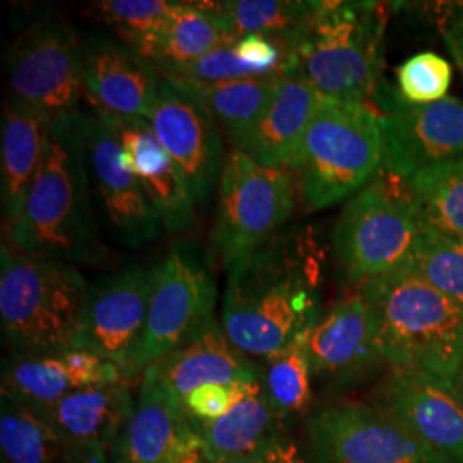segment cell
<instances>
[{
	"label": "cell",
	"mask_w": 463,
	"mask_h": 463,
	"mask_svg": "<svg viewBox=\"0 0 463 463\" xmlns=\"http://www.w3.org/2000/svg\"><path fill=\"white\" fill-rule=\"evenodd\" d=\"M319 260L309 235L281 231L232 266L222 307L232 345L266 359L311 328L319 317Z\"/></svg>",
	"instance_id": "1"
},
{
	"label": "cell",
	"mask_w": 463,
	"mask_h": 463,
	"mask_svg": "<svg viewBox=\"0 0 463 463\" xmlns=\"http://www.w3.org/2000/svg\"><path fill=\"white\" fill-rule=\"evenodd\" d=\"M88 126L90 114L83 110L50 122L32 189L9 229V244L19 252L74 266L109 260L93 208Z\"/></svg>",
	"instance_id": "2"
},
{
	"label": "cell",
	"mask_w": 463,
	"mask_h": 463,
	"mask_svg": "<svg viewBox=\"0 0 463 463\" xmlns=\"http://www.w3.org/2000/svg\"><path fill=\"white\" fill-rule=\"evenodd\" d=\"M381 357L393 369L451 380L463 365V304L407 269L357 287Z\"/></svg>",
	"instance_id": "3"
},
{
	"label": "cell",
	"mask_w": 463,
	"mask_h": 463,
	"mask_svg": "<svg viewBox=\"0 0 463 463\" xmlns=\"http://www.w3.org/2000/svg\"><path fill=\"white\" fill-rule=\"evenodd\" d=\"M384 17L373 2H311L283 49L296 72L328 99L365 103L378 91Z\"/></svg>",
	"instance_id": "4"
},
{
	"label": "cell",
	"mask_w": 463,
	"mask_h": 463,
	"mask_svg": "<svg viewBox=\"0 0 463 463\" xmlns=\"http://www.w3.org/2000/svg\"><path fill=\"white\" fill-rule=\"evenodd\" d=\"M90 283L80 268L0 249V325L13 354H61L76 347Z\"/></svg>",
	"instance_id": "5"
},
{
	"label": "cell",
	"mask_w": 463,
	"mask_h": 463,
	"mask_svg": "<svg viewBox=\"0 0 463 463\" xmlns=\"http://www.w3.org/2000/svg\"><path fill=\"white\" fill-rule=\"evenodd\" d=\"M383 165L381 117L357 101L321 97L290 168L307 210L354 198Z\"/></svg>",
	"instance_id": "6"
},
{
	"label": "cell",
	"mask_w": 463,
	"mask_h": 463,
	"mask_svg": "<svg viewBox=\"0 0 463 463\" xmlns=\"http://www.w3.org/2000/svg\"><path fill=\"white\" fill-rule=\"evenodd\" d=\"M424 225L411 185L381 168L361 193L350 198L333 233V258L344 279L355 287L405 269Z\"/></svg>",
	"instance_id": "7"
},
{
	"label": "cell",
	"mask_w": 463,
	"mask_h": 463,
	"mask_svg": "<svg viewBox=\"0 0 463 463\" xmlns=\"http://www.w3.org/2000/svg\"><path fill=\"white\" fill-rule=\"evenodd\" d=\"M296 179L288 170L260 165L232 148L216 187L212 249L227 271L263 248L294 212Z\"/></svg>",
	"instance_id": "8"
},
{
	"label": "cell",
	"mask_w": 463,
	"mask_h": 463,
	"mask_svg": "<svg viewBox=\"0 0 463 463\" xmlns=\"http://www.w3.org/2000/svg\"><path fill=\"white\" fill-rule=\"evenodd\" d=\"M215 306V277L206 252L189 241L174 244L153 269L146 330L134 378L216 325Z\"/></svg>",
	"instance_id": "9"
},
{
	"label": "cell",
	"mask_w": 463,
	"mask_h": 463,
	"mask_svg": "<svg viewBox=\"0 0 463 463\" xmlns=\"http://www.w3.org/2000/svg\"><path fill=\"white\" fill-rule=\"evenodd\" d=\"M315 463H451L378 402H342L307 417Z\"/></svg>",
	"instance_id": "10"
},
{
	"label": "cell",
	"mask_w": 463,
	"mask_h": 463,
	"mask_svg": "<svg viewBox=\"0 0 463 463\" xmlns=\"http://www.w3.org/2000/svg\"><path fill=\"white\" fill-rule=\"evenodd\" d=\"M9 97L47 117L80 112L83 43L67 23L43 19L17 38L5 57Z\"/></svg>",
	"instance_id": "11"
},
{
	"label": "cell",
	"mask_w": 463,
	"mask_h": 463,
	"mask_svg": "<svg viewBox=\"0 0 463 463\" xmlns=\"http://www.w3.org/2000/svg\"><path fill=\"white\" fill-rule=\"evenodd\" d=\"M376 99L384 110L383 170L409 183L420 170L463 160L462 99L412 105L390 90Z\"/></svg>",
	"instance_id": "12"
},
{
	"label": "cell",
	"mask_w": 463,
	"mask_h": 463,
	"mask_svg": "<svg viewBox=\"0 0 463 463\" xmlns=\"http://www.w3.org/2000/svg\"><path fill=\"white\" fill-rule=\"evenodd\" d=\"M151 290L153 269L143 266H128L91 283L74 348L97 354L117 365L126 381H133Z\"/></svg>",
	"instance_id": "13"
},
{
	"label": "cell",
	"mask_w": 463,
	"mask_h": 463,
	"mask_svg": "<svg viewBox=\"0 0 463 463\" xmlns=\"http://www.w3.org/2000/svg\"><path fill=\"white\" fill-rule=\"evenodd\" d=\"M148 122L179 168L196 206H206L225 162L215 118L175 80L164 76Z\"/></svg>",
	"instance_id": "14"
},
{
	"label": "cell",
	"mask_w": 463,
	"mask_h": 463,
	"mask_svg": "<svg viewBox=\"0 0 463 463\" xmlns=\"http://www.w3.org/2000/svg\"><path fill=\"white\" fill-rule=\"evenodd\" d=\"M86 156L91 191L114 241L131 249L156 241L165 231L162 218L137 177L124 165L116 134L95 112L90 116Z\"/></svg>",
	"instance_id": "15"
},
{
	"label": "cell",
	"mask_w": 463,
	"mask_h": 463,
	"mask_svg": "<svg viewBox=\"0 0 463 463\" xmlns=\"http://www.w3.org/2000/svg\"><path fill=\"white\" fill-rule=\"evenodd\" d=\"M84 97L95 112L148 120L160 93L162 74L117 36L81 34Z\"/></svg>",
	"instance_id": "16"
},
{
	"label": "cell",
	"mask_w": 463,
	"mask_h": 463,
	"mask_svg": "<svg viewBox=\"0 0 463 463\" xmlns=\"http://www.w3.org/2000/svg\"><path fill=\"white\" fill-rule=\"evenodd\" d=\"M307 350L313 380L335 390L352 386L386 364L374 342L369 306L359 292L317 317Z\"/></svg>",
	"instance_id": "17"
},
{
	"label": "cell",
	"mask_w": 463,
	"mask_h": 463,
	"mask_svg": "<svg viewBox=\"0 0 463 463\" xmlns=\"http://www.w3.org/2000/svg\"><path fill=\"white\" fill-rule=\"evenodd\" d=\"M378 403L451 463H463V405L448 380L393 369L383 381Z\"/></svg>",
	"instance_id": "18"
},
{
	"label": "cell",
	"mask_w": 463,
	"mask_h": 463,
	"mask_svg": "<svg viewBox=\"0 0 463 463\" xmlns=\"http://www.w3.org/2000/svg\"><path fill=\"white\" fill-rule=\"evenodd\" d=\"M122 381L126 378L117 365L88 350L72 348L42 355L13 354L2 367V398L36 411H49L78 390Z\"/></svg>",
	"instance_id": "19"
},
{
	"label": "cell",
	"mask_w": 463,
	"mask_h": 463,
	"mask_svg": "<svg viewBox=\"0 0 463 463\" xmlns=\"http://www.w3.org/2000/svg\"><path fill=\"white\" fill-rule=\"evenodd\" d=\"M95 114L116 134L124 151V165L137 177L149 203L162 218L165 232L179 233L193 229L198 206L179 168L153 133L148 120L107 116L101 112Z\"/></svg>",
	"instance_id": "20"
},
{
	"label": "cell",
	"mask_w": 463,
	"mask_h": 463,
	"mask_svg": "<svg viewBox=\"0 0 463 463\" xmlns=\"http://www.w3.org/2000/svg\"><path fill=\"white\" fill-rule=\"evenodd\" d=\"M128 381L78 390L40 411L88 463H110L114 448L133 417Z\"/></svg>",
	"instance_id": "21"
},
{
	"label": "cell",
	"mask_w": 463,
	"mask_h": 463,
	"mask_svg": "<svg viewBox=\"0 0 463 463\" xmlns=\"http://www.w3.org/2000/svg\"><path fill=\"white\" fill-rule=\"evenodd\" d=\"M260 376V365L232 345L222 323L213 325L194 342L158 359L143 373L145 380L181 405L184 398L204 384L254 381Z\"/></svg>",
	"instance_id": "22"
},
{
	"label": "cell",
	"mask_w": 463,
	"mask_h": 463,
	"mask_svg": "<svg viewBox=\"0 0 463 463\" xmlns=\"http://www.w3.org/2000/svg\"><path fill=\"white\" fill-rule=\"evenodd\" d=\"M321 97L296 72H283L263 116L233 149L260 165L290 172Z\"/></svg>",
	"instance_id": "23"
},
{
	"label": "cell",
	"mask_w": 463,
	"mask_h": 463,
	"mask_svg": "<svg viewBox=\"0 0 463 463\" xmlns=\"http://www.w3.org/2000/svg\"><path fill=\"white\" fill-rule=\"evenodd\" d=\"M191 430L193 419L183 405L143 378L133 417L117 441L110 463H177Z\"/></svg>",
	"instance_id": "24"
},
{
	"label": "cell",
	"mask_w": 463,
	"mask_h": 463,
	"mask_svg": "<svg viewBox=\"0 0 463 463\" xmlns=\"http://www.w3.org/2000/svg\"><path fill=\"white\" fill-rule=\"evenodd\" d=\"M47 117L17 99H5L0 126V196L2 216L11 229L23 212L42 162Z\"/></svg>",
	"instance_id": "25"
},
{
	"label": "cell",
	"mask_w": 463,
	"mask_h": 463,
	"mask_svg": "<svg viewBox=\"0 0 463 463\" xmlns=\"http://www.w3.org/2000/svg\"><path fill=\"white\" fill-rule=\"evenodd\" d=\"M194 422L208 463H233L285 436L287 420L275 411L260 380L223 417L213 422Z\"/></svg>",
	"instance_id": "26"
},
{
	"label": "cell",
	"mask_w": 463,
	"mask_h": 463,
	"mask_svg": "<svg viewBox=\"0 0 463 463\" xmlns=\"http://www.w3.org/2000/svg\"><path fill=\"white\" fill-rule=\"evenodd\" d=\"M281 74L283 72L222 83L175 81L210 112L218 128L227 134L232 146L237 148L263 116L279 88Z\"/></svg>",
	"instance_id": "27"
},
{
	"label": "cell",
	"mask_w": 463,
	"mask_h": 463,
	"mask_svg": "<svg viewBox=\"0 0 463 463\" xmlns=\"http://www.w3.org/2000/svg\"><path fill=\"white\" fill-rule=\"evenodd\" d=\"M232 42L235 40L223 32L208 2H177L148 62L162 76H170L204 53Z\"/></svg>",
	"instance_id": "28"
},
{
	"label": "cell",
	"mask_w": 463,
	"mask_h": 463,
	"mask_svg": "<svg viewBox=\"0 0 463 463\" xmlns=\"http://www.w3.org/2000/svg\"><path fill=\"white\" fill-rule=\"evenodd\" d=\"M2 463H88L40 411L0 400Z\"/></svg>",
	"instance_id": "29"
},
{
	"label": "cell",
	"mask_w": 463,
	"mask_h": 463,
	"mask_svg": "<svg viewBox=\"0 0 463 463\" xmlns=\"http://www.w3.org/2000/svg\"><path fill=\"white\" fill-rule=\"evenodd\" d=\"M311 328L302 331L287 347L266 357L260 365L266 395L285 420L309 412L313 405L315 380L307 350Z\"/></svg>",
	"instance_id": "30"
},
{
	"label": "cell",
	"mask_w": 463,
	"mask_h": 463,
	"mask_svg": "<svg viewBox=\"0 0 463 463\" xmlns=\"http://www.w3.org/2000/svg\"><path fill=\"white\" fill-rule=\"evenodd\" d=\"M208 7L232 40L246 34H265L283 45L309 16L311 2L223 0L208 2Z\"/></svg>",
	"instance_id": "31"
},
{
	"label": "cell",
	"mask_w": 463,
	"mask_h": 463,
	"mask_svg": "<svg viewBox=\"0 0 463 463\" xmlns=\"http://www.w3.org/2000/svg\"><path fill=\"white\" fill-rule=\"evenodd\" d=\"M409 185L424 227L463 239V160L420 170Z\"/></svg>",
	"instance_id": "32"
},
{
	"label": "cell",
	"mask_w": 463,
	"mask_h": 463,
	"mask_svg": "<svg viewBox=\"0 0 463 463\" xmlns=\"http://www.w3.org/2000/svg\"><path fill=\"white\" fill-rule=\"evenodd\" d=\"M175 5L174 0H103L93 4V11L118 40L148 61Z\"/></svg>",
	"instance_id": "33"
},
{
	"label": "cell",
	"mask_w": 463,
	"mask_h": 463,
	"mask_svg": "<svg viewBox=\"0 0 463 463\" xmlns=\"http://www.w3.org/2000/svg\"><path fill=\"white\" fill-rule=\"evenodd\" d=\"M405 269L463 304V239L424 227Z\"/></svg>",
	"instance_id": "34"
},
{
	"label": "cell",
	"mask_w": 463,
	"mask_h": 463,
	"mask_svg": "<svg viewBox=\"0 0 463 463\" xmlns=\"http://www.w3.org/2000/svg\"><path fill=\"white\" fill-rule=\"evenodd\" d=\"M453 69L445 57L422 52L397 69L398 93L407 103L428 105L448 97Z\"/></svg>",
	"instance_id": "35"
},
{
	"label": "cell",
	"mask_w": 463,
	"mask_h": 463,
	"mask_svg": "<svg viewBox=\"0 0 463 463\" xmlns=\"http://www.w3.org/2000/svg\"><path fill=\"white\" fill-rule=\"evenodd\" d=\"M233 43H225L218 49L204 53L194 62L181 67L174 74L165 78H174L181 81L193 83H222V81H235V80H249V78H263V74L256 67L249 66L235 53Z\"/></svg>",
	"instance_id": "36"
},
{
	"label": "cell",
	"mask_w": 463,
	"mask_h": 463,
	"mask_svg": "<svg viewBox=\"0 0 463 463\" xmlns=\"http://www.w3.org/2000/svg\"><path fill=\"white\" fill-rule=\"evenodd\" d=\"M260 380L261 376L254 381L204 384L184 398V412L198 422H213L246 397L252 384Z\"/></svg>",
	"instance_id": "37"
},
{
	"label": "cell",
	"mask_w": 463,
	"mask_h": 463,
	"mask_svg": "<svg viewBox=\"0 0 463 463\" xmlns=\"http://www.w3.org/2000/svg\"><path fill=\"white\" fill-rule=\"evenodd\" d=\"M235 53L249 66L256 67L263 74L283 72L287 53L280 42L265 34H246L233 43Z\"/></svg>",
	"instance_id": "38"
},
{
	"label": "cell",
	"mask_w": 463,
	"mask_h": 463,
	"mask_svg": "<svg viewBox=\"0 0 463 463\" xmlns=\"http://www.w3.org/2000/svg\"><path fill=\"white\" fill-rule=\"evenodd\" d=\"M233 463H309V460L298 443L285 434L260 451Z\"/></svg>",
	"instance_id": "39"
},
{
	"label": "cell",
	"mask_w": 463,
	"mask_h": 463,
	"mask_svg": "<svg viewBox=\"0 0 463 463\" xmlns=\"http://www.w3.org/2000/svg\"><path fill=\"white\" fill-rule=\"evenodd\" d=\"M443 36L455 62L463 72V11L460 16L451 17L448 21L447 28L443 30Z\"/></svg>",
	"instance_id": "40"
},
{
	"label": "cell",
	"mask_w": 463,
	"mask_h": 463,
	"mask_svg": "<svg viewBox=\"0 0 463 463\" xmlns=\"http://www.w3.org/2000/svg\"><path fill=\"white\" fill-rule=\"evenodd\" d=\"M451 383V386H453V392H455V395L458 397V400L462 402L463 405V365L457 371V374L449 380Z\"/></svg>",
	"instance_id": "41"
}]
</instances>
